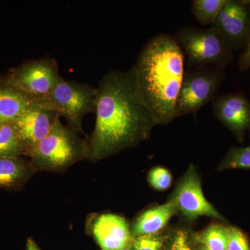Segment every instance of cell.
Instances as JSON below:
<instances>
[{"mask_svg": "<svg viewBox=\"0 0 250 250\" xmlns=\"http://www.w3.org/2000/svg\"><path fill=\"white\" fill-rule=\"evenodd\" d=\"M95 128L88 138V161L96 163L139 146L157 126L129 71L110 70L97 87Z\"/></svg>", "mask_w": 250, "mask_h": 250, "instance_id": "cell-1", "label": "cell"}, {"mask_svg": "<svg viewBox=\"0 0 250 250\" xmlns=\"http://www.w3.org/2000/svg\"><path fill=\"white\" fill-rule=\"evenodd\" d=\"M184 59L173 36L160 34L144 45L129 70L157 125L169 124L176 118V103L185 73Z\"/></svg>", "mask_w": 250, "mask_h": 250, "instance_id": "cell-2", "label": "cell"}, {"mask_svg": "<svg viewBox=\"0 0 250 250\" xmlns=\"http://www.w3.org/2000/svg\"><path fill=\"white\" fill-rule=\"evenodd\" d=\"M88 138L81 137L60 120L50 132L26 154L38 172H62L76 163L88 160Z\"/></svg>", "mask_w": 250, "mask_h": 250, "instance_id": "cell-3", "label": "cell"}, {"mask_svg": "<svg viewBox=\"0 0 250 250\" xmlns=\"http://www.w3.org/2000/svg\"><path fill=\"white\" fill-rule=\"evenodd\" d=\"M173 38L187 57L188 66L225 68L233 60V52L213 27L186 26L176 31Z\"/></svg>", "mask_w": 250, "mask_h": 250, "instance_id": "cell-4", "label": "cell"}, {"mask_svg": "<svg viewBox=\"0 0 250 250\" xmlns=\"http://www.w3.org/2000/svg\"><path fill=\"white\" fill-rule=\"evenodd\" d=\"M97 95V88L88 83L62 80L40 102L65 118L69 127L83 134L82 122L87 114L95 111Z\"/></svg>", "mask_w": 250, "mask_h": 250, "instance_id": "cell-5", "label": "cell"}, {"mask_svg": "<svg viewBox=\"0 0 250 250\" xmlns=\"http://www.w3.org/2000/svg\"><path fill=\"white\" fill-rule=\"evenodd\" d=\"M224 77L223 67H197L185 70L176 103V118L196 113L214 100Z\"/></svg>", "mask_w": 250, "mask_h": 250, "instance_id": "cell-6", "label": "cell"}, {"mask_svg": "<svg viewBox=\"0 0 250 250\" xmlns=\"http://www.w3.org/2000/svg\"><path fill=\"white\" fill-rule=\"evenodd\" d=\"M167 200L174 206L177 215L188 223L200 217L226 222L225 217L206 198L201 178L193 164L188 166L187 171L177 181Z\"/></svg>", "mask_w": 250, "mask_h": 250, "instance_id": "cell-7", "label": "cell"}, {"mask_svg": "<svg viewBox=\"0 0 250 250\" xmlns=\"http://www.w3.org/2000/svg\"><path fill=\"white\" fill-rule=\"evenodd\" d=\"M4 76L20 89L39 100L48 96L63 80L57 60L46 57L25 61L9 69Z\"/></svg>", "mask_w": 250, "mask_h": 250, "instance_id": "cell-8", "label": "cell"}, {"mask_svg": "<svg viewBox=\"0 0 250 250\" xmlns=\"http://www.w3.org/2000/svg\"><path fill=\"white\" fill-rule=\"evenodd\" d=\"M85 230L101 250H129L134 238L126 219L112 213L90 214Z\"/></svg>", "mask_w": 250, "mask_h": 250, "instance_id": "cell-9", "label": "cell"}, {"mask_svg": "<svg viewBox=\"0 0 250 250\" xmlns=\"http://www.w3.org/2000/svg\"><path fill=\"white\" fill-rule=\"evenodd\" d=\"M211 27L233 52L245 48L250 35V9L242 0H226Z\"/></svg>", "mask_w": 250, "mask_h": 250, "instance_id": "cell-10", "label": "cell"}, {"mask_svg": "<svg viewBox=\"0 0 250 250\" xmlns=\"http://www.w3.org/2000/svg\"><path fill=\"white\" fill-rule=\"evenodd\" d=\"M57 112L39 103L24 112L12 122L25 157L50 132L59 120Z\"/></svg>", "mask_w": 250, "mask_h": 250, "instance_id": "cell-11", "label": "cell"}, {"mask_svg": "<svg viewBox=\"0 0 250 250\" xmlns=\"http://www.w3.org/2000/svg\"><path fill=\"white\" fill-rule=\"evenodd\" d=\"M215 116L243 143L250 129V103L241 93H230L215 99L213 103Z\"/></svg>", "mask_w": 250, "mask_h": 250, "instance_id": "cell-12", "label": "cell"}, {"mask_svg": "<svg viewBox=\"0 0 250 250\" xmlns=\"http://www.w3.org/2000/svg\"><path fill=\"white\" fill-rule=\"evenodd\" d=\"M39 101L0 75V123L14 122Z\"/></svg>", "mask_w": 250, "mask_h": 250, "instance_id": "cell-13", "label": "cell"}, {"mask_svg": "<svg viewBox=\"0 0 250 250\" xmlns=\"http://www.w3.org/2000/svg\"><path fill=\"white\" fill-rule=\"evenodd\" d=\"M177 215L175 207L168 200L163 205L143 210L130 223L133 236H147L162 232L166 229L171 218Z\"/></svg>", "mask_w": 250, "mask_h": 250, "instance_id": "cell-14", "label": "cell"}, {"mask_svg": "<svg viewBox=\"0 0 250 250\" xmlns=\"http://www.w3.org/2000/svg\"><path fill=\"white\" fill-rule=\"evenodd\" d=\"M27 157H0V188L19 191L37 172Z\"/></svg>", "mask_w": 250, "mask_h": 250, "instance_id": "cell-15", "label": "cell"}, {"mask_svg": "<svg viewBox=\"0 0 250 250\" xmlns=\"http://www.w3.org/2000/svg\"><path fill=\"white\" fill-rule=\"evenodd\" d=\"M229 227L218 223L210 224L202 231L193 232L194 242L208 250H226Z\"/></svg>", "mask_w": 250, "mask_h": 250, "instance_id": "cell-16", "label": "cell"}, {"mask_svg": "<svg viewBox=\"0 0 250 250\" xmlns=\"http://www.w3.org/2000/svg\"><path fill=\"white\" fill-rule=\"evenodd\" d=\"M24 156V151L12 122L0 125V157Z\"/></svg>", "mask_w": 250, "mask_h": 250, "instance_id": "cell-17", "label": "cell"}, {"mask_svg": "<svg viewBox=\"0 0 250 250\" xmlns=\"http://www.w3.org/2000/svg\"><path fill=\"white\" fill-rule=\"evenodd\" d=\"M163 250H195L193 232L184 225L167 229Z\"/></svg>", "mask_w": 250, "mask_h": 250, "instance_id": "cell-18", "label": "cell"}, {"mask_svg": "<svg viewBox=\"0 0 250 250\" xmlns=\"http://www.w3.org/2000/svg\"><path fill=\"white\" fill-rule=\"evenodd\" d=\"M226 0H193L191 12L202 25H212Z\"/></svg>", "mask_w": 250, "mask_h": 250, "instance_id": "cell-19", "label": "cell"}, {"mask_svg": "<svg viewBox=\"0 0 250 250\" xmlns=\"http://www.w3.org/2000/svg\"><path fill=\"white\" fill-rule=\"evenodd\" d=\"M232 169L250 170V146L230 148L219 164L217 170L225 171Z\"/></svg>", "mask_w": 250, "mask_h": 250, "instance_id": "cell-20", "label": "cell"}, {"mask_svg": "<svg viewBox=\"0 0 250 250\" xmlns=\"http://www.w3.org/2000/svg\"><path fill=\"white\" fill-rule=\"evenodd\" d=\"M167 229L157 234L134 237L129 250H163Z\"/></svg>", "mask_w": 250, "mask_h": 250, "instance_id": "cell-21", "label": "cell"}, {"mask_svg": "<svg viewBox=\"0 0 250 250\" xmlns=\"http://www.w3.org/2000/svg\"><path fill=\"white\" fill-rule=\"evenodd\" d=\"M147 182L151 188L158 191H164L170 188L172 176L170 171L161 166H156L149 171Z\"/></svg>", "mask_w": 250, "mask_h": 250, "instance_id": "cell-22", "label": "cell"}, {"mask_svg": "<svg viewBox=\"0 0 250 250\" xmlns=\"http://www.w3.org/2000/svg\"><path fill=\"white\" fill-rule=\"evenodd\" d=\"M226 250H250L249 241L240 229L236 227H229Z\"/></svg>", "mask_w": 250, "mask_h": 250, "instance_id": "cell-23", "label": "cell"}, {"mask_svg": "<svg viewBox=\"0 0 250 250\" xmlns=\"http://www.w3.org/2000/svg\"><path fill=\"white\" fill-rule=\"evenodd\" d=\"M238 65H239L240 70L242 71L250 68V35L247 41L244 51L242 52L238 59Z\"/></svg>", "mask_w": 250, "mask_h": 250, "instance_id": "cell-24", "label": "cell"}, {"mask_svg": "<svg viewBox=\"0 0 250 250\" xmlns=\"http://www.w3.org/2000/svg\"><path fill=\"white\" fill-rule=\"evenodd\" d=\"M26 250H41L33 238H28L26 243Z\"/></svg>", "mask_w": 250, "mask_h": 250, "instance_id": "cell-25", "label": "cell"}, {"mask_svg": "<svg viewBox=\"0 0 250 250\" xmlns=\"http://www.w3.org/2000/svg\"><path fill=\"white\" fill-rule=\"evenodd\" d=\"M194 241V240H193ZM195 243V242H194ZM195 250H208V249H207V248H205V247H204L203 246H201V245L200 244H197V243H195Z\"/></svg>", "mask_w": 250, "mask_h": 250, "instance_id": "cell-26", "label": "cell"}, {"mask_svg": "<svg viewBox=\"0 0 250 250\" xmlns=\"http://www.w3.org/2000/svg\"><path fill=\"white\" fill-rule=\"evenodd\" d=\"M242 1L250 9V0H242Z\"/></svg>", "mask_w": 250, "mask_h": 250, "instance_id": "cell-27", "label": "cell"}, {"mask_svg": "<svg viewBox=\"0 0 250 250\" xmlns=\"http://www.w3.org/2000/svg\"><path fill=\"white\" fill-rule=\"evenodd\" d=\"M249 130H250V129Z\"/></svg>", "mask_w": 250, "mask_h": 250, "instance_id": "cell-28", "label": "cell"}, {"mask_svg": "<svg viewBox=\"0 0 250 250\" xmlns=\"http://www.w3.org/2000/svg\"><path fill=\"white\" fill-rule=\"evenodd\" d=\"M0 125H1V123H0Z\"/></svg>", "mask_w": 250, "mask_h": 250, "instance_id": "cell-29", "label": "cell"}]
</instances>
